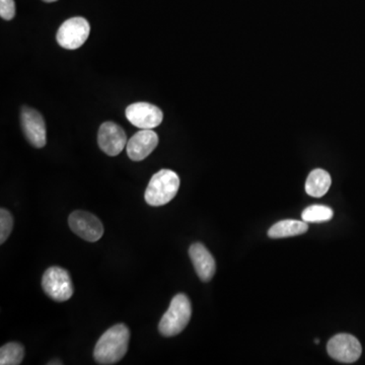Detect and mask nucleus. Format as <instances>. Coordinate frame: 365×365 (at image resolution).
Wrapping results in <instances>:
<instances>
[{
	"label": "nucleus",
	"mask_w": 365,
	"mask_h": 365,
	"mask_svg": "<svg viewBox=\"0 0 365 365\" xmlns=\"http://www.w3.org/2000/svg\"><path fill=\"white\" fill-rule=\"evenodd\" d=\"M129 339L130 332L124 324H118L108 329L101 336L93 350L96 361L103 365L117 364L126 354Z\"/></svg>",
	"instance_id": "f257e3e1"
},
{
	"label": "nucleus",
	"mask_w": 365,
	"mask_h": 365,
	"mask_svg": "<svg viewBox=\"0 0 365 365\" xmlns=\"http://www.w3.org/2000/svg\"><path fill=\"white\" fill-rule=\"evenodd\" d=\"M180 188V178L170 170H160L153 175L144 198L148 205L160 207L170 202L176 197Z\"/></svg>",
	"instance_id": "f03ea898"
},
{
	"label": "nucleus",
	"mask_w": 365,
	"mask_h": 365,
	"mask_svg": "<svg viewBox=\"0 0 365 365\" xmlns=\"http://www.w3.org/2000/svg\"><path fill=\"white\" fill-rule=\"evenodd\" d=\"M191 317L192 306L188 297L182 294H177L160 319L158 330L165 337L176 336L184 331Z\"/></svg>",
	"instance_id": "7ed1b4c3"
},
{
	"label": "nucleus",
	"mask_w": 365,
	"mask_h": 365,
	"mask_svg": "<svg viewBox=\"0 0 365 365\" xmlns=\"http://www.w3.org/2000/svg\"><path fill=\"white\" fill-rule=\"evenodd\" d=\"M42 287L45 294L57 302H66L73 294L71 275L66 269L57 266L45 271L42 278Z\"/></svg>",
	"instance_id": "20e7f679"
},
{
	"label": "nucleus",
	"mask_w": 365,
	"mask_h": 365,
	"mask_svg": "<svg viewBox=\"0 0 365 365\" xmlns=\"http://www.w3.org/2000/svg\"><path fill=\"white\" fill-rule=\"evenodd\" d=\"M90 33L91 26L88 21L81 16H76L64 21L60 26L56 39L64 49L76 50L85 44Z\"/></svg>",
	"instance_id": "39448f33"
},
{
	"label": "nucleus",
	"mask_w": 365,
	"mask_h": 365,
	"mask_svg": "<svg viewBox=\"0 0 365 365\" xmlns=\"http://www.w3.org/2000/svg\"><path fill=\"white\" fill-rule=\"evenodd\" d=\"M328 354L342 364H354L361 356L362 346L359 340L350 334H338L327 345Z\"/></svg>",
	"instance_id": "423d86ee"
},
{
	"label": "nucleus",
	"mask_w": 365,
	"mask_h": 365,
	"mask_svg": "<svg viewBox=\"0 0 365 365\" xmlns=\"http://www.w3.org/2000/svg\"><path fill=\"white\" fill-rule=\"evenodd\" d=\"M69 227L72 232L86 242H95L102 239L104 227L97 216L86 211L76 210L69 215Z\"/></svg>",
	"instance_id": "0eeeda50"
},
{
	"label": "nucleus",
	"mask_w": 365,
	"mask_h": 365,
	"mask_svg": "<svg viewBox=\"0 0 365 365\" xmlns=\"http://www.w3.org/2000/svg\"><path fill=\"white\" fill-rule=\"evenodd\" d=\"M127 119L132 125L140 129H153L163 122L162 110L150 103H134L126 108Z\"/></svg>",
	"instance_id": "6e6552de"
},
{
	"label": "nucleus",
	"mask_w": 365,
	"mask_h": 365,
	"mask_svg": "<svg viewBox=\"0 0 365 365\" xmlns=\"http://www.w3.org/2000/svg\"><path fill=\"white\" fill-rule=\"evenodd\" d=\"M98 143L106 155L116 157L122 153L128 141L121 126L113 122H105L98 129Z\"/></svg>",
	"instance_id": "1a4fd4ad"
},
{
	"label": "nucleus",
	"mask_w": 365,
	"mask_h": 365,
	"mask_svg": "<svg viewBox=\"0 0 365 365\" xmlns=\"http://www.w3.org/2000/svg\"><path fill=\"white\" fill-rule=\"evenodd\" d=\"M21 127L29 143L37 148L46 145V125L42 115L32 108L24 107L21 114Z\"/></svg>",
	"instance_id": "9d476101"
},
{
	"label": "nucleus",
	"mask_w": 365,
	"mask_h": 365,
	"mask_svg": "<svg viewBox=\"0 0 365 365\" xmlns=\"http://www.w3.org/2000/svg\"><path fill=\"white\" fill-rule=\"evenodd\" d=\"M158 136L151 129H141L127 143V155L134 162L145 160L157 148Z\"/></svg>",
	"instance_id": "9b49d317"
},
{
	"label": "nucleus",
	"mask_w": 365,
	"mask_h": 365,
	"mask_svg": "<svg viewBox=\"0 0 365 365\" xmlns=\"http://www.w3.org/2000/svg\"><path fill=\"white\" fill-rule=\"evenodd\" d=\"M189 256L198 277L204 282L212 279L216 271V263L207 248L200 242H196L190 247Z\"/></svg>",
	"instance_id": "f8f14e48"
},
{
	"label": "nucleus",
	"mask_w": 365,
	"mask_h": 365,
	"mask_svg": "<svg viewBox=\"0 0 365 365\" xmlns=\"http://www.w3.org/2000/svg\"><path fill=\"white\" fill-rule=\"evenodd\" d=\"M332 184L330 174L325 170L316 169L307 177L306 192L314 198H321L325 195Z\"/></svg>",
	"instance_id": "ddd939ff"
},
{
	"label": "nucleus",
	"mask_w": 365,
	"mask_h": 365,
	"mask_svg": "<svg viewBox=\"0 0 365 365\" xmlns=\"http://www.w3.org/2000/svg\"><path fill=\"white\" fill-rule=\"evenodd\" d=\"M307 230H309V225L304 220L302 222L294 220H281L269 230L268 237L271 239L295 237V235L306 234Z\"/></svg>",
	"instance_id": "4468645a"
},
{
	"label": "nucleus",
	"mask_w": 365,
	"mask_h": 365,
	"mask_svg": "<svg viewBox=\"0 0 365 365\" xmlns=\"http://www.w3.org/2000/svg\"><path fill=\"white\" fill-rule=\"evenodd\" d=\"M25 357V348L20 343L11 342L0 348V364L19 365Z\"/></svg>",
	"instance_id": "2eb2a0df"
},
{
	"label": "nucleus",
	"mask_w": 365,
	"mask_h": 365,
	"mask_svg": "<svg viewBox=\"0 0 365 365\" xmlns=\"http://www.w3.org/2000/svg\"><path fill=\"white\" fill-rule=\"evenodd\" d=\"M334 212L332 209L324 205H312L302 211V218L307 223H322L330 222Z\"/></svg>",
	"instance_id": "dca6fc26"
},
{
	"label": "nucleus",
	"mask_w": 365,
	"mask_h": 365,
	"mask_svg": "<svg viewBox=\"0 0 365 365\" xmlns=\"http://www.w3.org/2000/svg\"><path fill=\"white\" fill-rule=\"evenodd\" d=\"M14 227V217L6 209H0V244L9 239Z\"/></svg>",
	"instance_id": "f3484780"
},
{
	"label": "nucleus",
	"mask_w": 365,
	"mask_h": 365,
	"mask_svg": "<svg viewBox=\"0 0 365 365\" xmlns=\"http://www.w3.org/2000/svg\"><path fill=\"white\" fill-rule=\"evenodd\" d=\"M16 14V4L14 0H0V16L4 20L11 21Z\"/></svg>",
	"instance_id": "a211bd4d"
},
{
	"label": "nucleus",
	"mask_w": 365,
	"mask_h": 365,
	"mask_svg": "<svg viewBox=\"0 0 365 365\" xmlns=\"http://www.w3.org/2000/svg\"><path fill=\"white\" fill-rule=\"evenodd\" d=\"M49 365H52V364H62V362H49V364H48Z\"/></svg>",
	"instance_id": "6ab92c4d"
},
{
	"label": "nucleus",
	"mask_w": 365,
	"mask_h": 365,
	"mask_svg": "<svg viewBox=\"0 0 365 365\" xmlns=\"http://www.w3.org/2000/svg\"><path fill=\"white\" fill-rule=\"evenodd\" d=\"M43 1H45V2H54V1H57V0H43Z\"/></svg>",
	"instance_id": "aec40b11"
}]
</instances>
